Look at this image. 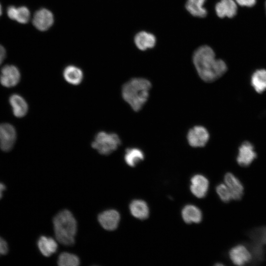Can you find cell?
I'll list each match as a JSON object with an SVG mask.
<instances>
[{
	"instance_id": "obj_1",
	"label": "cell",
	"mask_w": 266,
	"mask_h": 266,
	"mask_svg": "<svg viewBox=\"0 0 266 266\" xmlns=\"http://www.w3.org/2000/svg\"><path fill=\"white\" fill-rule=\"evenodd\" d=\"M193 62L199 76L206 82L215 81L227 70L225 62L216 59L214 51L207 45L201 46L195 51Z\"/></svg>"
},
{
	"instance_id": "obj_2",
	"label": "cell",
	"mask_w": 266,
	"mask_h": 266,
	"mask_svg": "<svg viewBox=\"0 0 266 266\" xmlns=\"http://www.w3.org/2000/svg\"><path fill=\"white\" fill-rule=\"evenodd\" d=\"M151 88V83L148 80L132 78L123 85L122 96L134 111H138L147 101Z\"/></svg>"
},
{
	"instance_id": "obj_3",
	"label": "cell",
	"mask_w": 266,
	"mask_h": 266,
	"mask_svg": "<svg viewBox=\"0 0 266 266\" xmlns=\"http://www.w3.org/2000/svg\"><path fill=\"white\" fill-rule=\"evenodd\" d=\"M53 226L56 239L61 244L70 246L75 242L77 222L71 212L63 210L53 218Z\"/></svg>"
},
{
	"instance_id": "obj_4",
	"label": "cell",
	"mask_w": 266,
	"mask_h": 266,
	"mask_svg": "<svg viewBox=\"0 0 266 266\" xmlns=\"http://www.w3.org/2000/svg\"><path fill=\"white\" fill-rule=\"evenodd\" d=\"M121 143V139L117 134L100 132L95 135L91 145L100 154L108 155L115 151Z\"/></svg>"
},
{
	"instance_id": "obj_5",
	"label": "cell",
	"mask_w": 266,
	"mask_h": 266,
	"mask_svg": "<svg viewBox=\"0 0 266 266\" xmlns=\"http://www.w3.org/2000/svg\"><path fill=\"white\" fill-rule=\"evenodd\" d=\"M17 139V132L13 125L8 123L0 124V149L8 152L14 147Z\"/></svg>"
},
{
	"instance_id": "obj_6",
	"label": "cell",
	"mask_w": 266,
	"mask_h": 266,
	"mask_svg": "<svg viewBox=\"0 0 266 266\" xmlns=\"http://www.w3.org/2000/svg\"><path fill=\"white\" fill-rule=\"evenodd\" d=\"M21 79L18 68L13 65H6L0 72V83L4 87L11 88L17 85Z\"/></svg>"
},
{
	"instance_id": "obj_7",
	"label": "cell",
	"mask_w": 266,
	"mask_h": 266,
	"mask_svg": "<svg viewBox=\"0 0 266 266\" xmlns=\"http://www.w3.org/2000/svg\"><path fill=\"white\" fill-rule=\"evenodd\" d=\"M187 140L193 147H202L207 143L209 134L207 129L202 126H196L188 131Z\"/></svg>"
},
{
	"instance_id": "obj_8",
	"label": "cell",
	"mask_w": 266,
	"mask_h": 266,
	"mask_svg": "<svg viewBox=\"0 0 266 266\" xmlns=\"http://www.w3.org/2000/svg\"><path fill=\"white\" fill-rule=\"evenodd\" d=\"M54 21V16L52 12L43 8L35 12L32 22L36 29L40 31H46L53 25Z\"/></svg>"
},
{
	"instance_id": "obj_9",
	"label": "cell",
	"mask_w": 266,
	"mask_h": 266,
	"mask_svg": "<svg viewBox=\"0 0 266 266\" xmlns=\"http://www.w3.org/2000/svg\"><path fill=\"white\" fill-rule=\"evenodd\" d=\"M229 255L232 263L237 266L244 265L252 259L251 252L242 244H238L232 247L229 251Z\"/></svg>"
},
{
	"instance_id": "obj_10",
	"label": "cell",
	"mask_w": 266,
	"mask_h": 266,
	"mask_svg": "<svg viewBox=\"0 0 266 266\" xmlns=\"http://www.w3.org/2000/svg\"><path fill=\"white\" fill-rule=\"evenodd\" d=\"M98 219L103 229L107 231H114L118 226L120 215L117 210L109 209L100 213Z\"/></svg>"
},
{
	"instance_id": "obj_11",
	"label": "cell",
	"mask_w": 266,
	"mask_h": 266,
	"mask_svg": "<svg viewBox=\"0 0 266 266\" xmlns=\"http://www.w3.org/2000/svg\"><path fill=\"white\" fill-rule=\"evenodd\" d=\"M257 157L253 145L248 141L243 142L239 148L236 161L241 166H249Z\"/></svg>"
},
{
	"instance_id": "obj_12",
	"label": "cell",
	"mask_w": 266,
	"mask_h": 266,
	"mask_svg": "<svg viewBox=\"0 0 266 266\" xmlns=\"http://www.w3.org/2000/svg\"><path fill=\"white\" fill-rule=\"evenodd\" d=\"M224 182L230 191L233 200H241L244 194V187L239 179L233 173L228 172L225 175Z\"/></svg>"
},
{
	"instance_id": "obj_13",
	"label": "cell",
	"mask_w": 266,
	"mask_h": 266,
	"mask_svg": "<svg viewBox=\"0 0 266 266\" xmlns=\"http://www.w3.org/2000/svg\"><path fill=\"white\" fill-rule=\"evenodd\" d=\"M8 101L14 116L22 118L28 113V104L20 95L16 93L11 94L9 97Z\"/></svg>"
},
{
	"instance_id": "obj_14",
	"label": "cell",
	"mask_w": 266,
	"mask_h": 266,
	"mask_svg": "<svg viewBox=\"0 0 266 266\" xmlns=\"http://www.w3.org/2000/svg\"><path fill=\"white\" fill-rule=\"evenodd\" d=\"M190 190L192 193L198 198H204L208 191L209 182L203 175L196 174L191 179Z\"/></svg>"
},
{
	"instance_id": "obj_15",
	"label": "cell",
	"mask_w": 266,
	"mask_h": 266,
	"mask_svg": "<svg viewBox=\"0 0 266 266\" xmlns=\"http://www.w3.org/2000/svg\"><path fill=\"white\" fill-rule=\"evenodd\" d=\"M237 11L236 2L233 0H221L215 5L216 14L221 18H233L236 14Z\"/></svg>"
},
{
	"instance_id": "obj_16",
	"label": "cell",
	"mask_w": 266,
	"mask_h": 266,
	"mask_svg": "<svg viewBox=\"0 0 266 266\" xmlns=\"http://www.w3.org/2000/svg\"><path fill=\"white\" fill-rule=\"evenodd\" d=\"M7 14L10 19L21 24L27 23L30 18V10L25 6L18 7L13 5L9 6L7 9Z\"/></svg>"
},
{
	"instance_id": "obj_17",
	"label": "cell",
	"mask_w": 266,
	"mask_h": 266,
	"mask_svg": "<svg viewBox=\"0 0 266 266\" xmlns=\"http://www.w3.org/2000/svg\"><path fill=\"white\" fill-rule=\"evenodd\" d=\"M134 41L139 49L144 51L153 48L155 45L156 39L152 33L141 31L135 35Z\"/></svg>"
},
{
	"instance_id": "obj_18",
	"label": "cell",
	"mask_w": 266,
	"mask_h": 266,
	"mask_svg": "<svg viewBox=\"0 0 266 266\" xmlns=\"http://www.w3.org/2000/svg\"><path fill=\"white\" fill-rule=\"evenodd\" d=\"M129 209L131 214L136 218L144 220L148 217L149 207L143 200H133L130 204Z\"/></svg>"
},
{
	"instance_id": "obj_19",
	"label": "cell",
	"mask_w": 266,
	"mask_h": 266,
	"mask_svg": "<svg viewBox=\"0 0 266 266\" xmlns=\"http://www.w3.org/2000/svg\"><path fill=\"white\" fill-rule=\"evenodd\" d=\"M63 74L65 80L71 85H77L80 84L83 78L82 70L73 65L66 66Z\"/></svg>"
},
{
	"instance_id": "obj_20",
	"label": "cell",
	"mask_w": 266,
	"mask_h": 266,
	"mask_svg": "<svg viewBox=\"0 0 266 266\" xmlns=\"http://www.w3.org/2000/svg\"><path fill=\"white\" fill-rule=\"evenodd\" d=\"M37 246L41 253L46 257L53 254L58 248L56 240L51 237L46 236H41L39 238Z\"/></svg>"
},
{
	"instance_id": "obj_21",
	"label": "cell",
	"mask_w": 266,
	"mask_h": 266,
	"mask_svg": "<svg viewBox=\"0 0 266 266\" xmlns=\"http://www.w3.org/2000/svg\"><path fill=\"white\" fill-rule=\"evenodd\" d=\"M181 215L185 222L187 224L199 223L202 220V213L197 206L192 204L186 205L183 208Z\"/></svg>"
},
{
	"instance_id": "obj_22",
	"label": "cell",
	"mask_w": 266,
	"mask_h": 266,
	"mask_svg": "<svg viewBox=\"0 0 266 266\" xmlns=\"http://www.w3.org/2000/svg\"><path fill=\"white\" fill-rule=\"evenodd\" d=\"M251 83L255 90L258 93H262L266 90V69H260L252 74Z\"/></svg>"
},
{
	"instance_id": "obj_23",
	"label": "cell",
	"mask_w": 266,
	"mask_h": 266,
	"mask_svg": "<svg viewBox=\"0 0 266 266\" xmlns=\"http://www.w3.org/2000/svg\"><path fill=\"white\" fill-rule=\"evenodd\" d=\"M206 0H187L185 7L187 11L193 16L203 18L207 15V11L203 7Z\"/></svg>"
},
{
	"instance_id": "obj_24",
	"label": "cell",
	"mask_w": 266,
	"mask_h": 266,
	"mask_svg": "<svg viewBox=\"0 0 266 266\" xmlns=\"http://www.w3.org/2000/svg\"><path fill=\"white\" fill-rule=\"evenodd\" d=\"M144 158L142 150L137 148H129L125 151L124 160L126 163L131 167L136 166Z\"/></svg>"
},
{
	"instance_id": "obj_25",
	"label": "cell",
	"mask_w": 266,
	"mask_h": 266,
	"mask_svg": "<svg viewBox=\"0 0 266 266\" xmlns=\"http://www.w3.org/2000/svg\"><path fill=\"white\" fill-rule=\"evenodd\" d=\"M60 266H77L80 264L79 258L75 255L68 252L60 254L58 259Z\"/></svg>"
},
{
	"instance_id": "obj_26",
	"label": "cell",
	"mask_w": 266,
	"mask_h": 266,
	"mask_svg": "<svg viewBox=\"0 0 266 266\" xmlns=\"http://www.w3.org/2000/svg\"><path fill=\"white\" fill-rule=\"evenodd\" d=\"M249 236L252 243L263 246L266 244V227H262L252 231Z\"/></svg>"
},
{
	"instance_id": "obj_27",
	"label": "cell",
	"mask_w": 266,
	"mask_h": 266,
	"mask_svg": "<svg viewBox=\"0 0 266 266\" xmlns=\"http://www.w3.org/2000/svg\"><path fill=\"white\" fill-rule=\"evenodd\" d=\"M216 191L222 201L227 203L233 200L230 191L225 184H218L216 186Z\"/></svg>"
},
{
	"instance_id": "obj_28",
	"label": "cell",
	"mask_w": 266,
	"mask_h": 266,
	"mask_svg": "<svg viewBox=\"0 0 266 266\" xmlns=\"http://www.w3.org/2000/svg\"><path fill=\"white\" fill-rule=\"evenodd\" d=\"M236 3L241 6L252 7L255 5L257 0H235Z\"/></svg>"
},
{
	"instance_id": "obj_29",
	"label": "cell",
	"mask_w": 266,
	"mask_h": 266,
	"mask_svg": "<svg viewBox=\"0 0 266 266\" xmlns=\"http://www.w3.org/2000/svg\"><path fill=\"white\" fill-rule=\"evenodd\" d=\"M8 251V246L6 241L0 236V255H5Z\"/></svg>"
},
{
	"instance_id": "obj_30",
	"label": "cell",
	"mask_w": 266,
	"mask_h": 266,
	"mask_svg": "<svg viewBox=\"0 0 266 266\" xmlns=\"http://www.w3.org/2000/svg\"><path fill=\"white\" fill-rule=\"evenodd\" d=\"M6 57V50L2 45L0 44V65Z\"/></svg>"
},
{
	"instance_id": "obj_31",
	"label": "cell",
	"mask_w": 266,
	"mask_h": 266,
	"mask_svg": "<svg viewBox=\"0 0 266 266\" xmlns=\"http://www.w3.org/2000/svg\"><path fill=\"white\" fill-rule=\"evenodd\" d=\"M5 185L3 183L0 182V199H1V198H2L3 195V192L5 190Z\"/></svg>"
},
{
	"instance_id": "obj_32",
	"label": "cell",
	"mask_w": 266,
	"mask_h": 266,
	"mask_svg": "<svg viewBox=\"0 0 266 266\" xmlns=\"http://www.w3.org/2000/svg\"><path fill=\"white\" fill-rule=\"evenodd\" d=\"M1 14H2V7L0 3V16L1 15Z\"/></svg>"
},
{
	"instance_id": "obj_33",
	"label": "cell",
	"mask_w": 266,
	"mask_h": 266,
	"mask_svg": "<svg viewBox=\"0 0 266 266\" xmlns=\"http://www.w3.org/2000/svg\"></svg>"
}]
</instances>
